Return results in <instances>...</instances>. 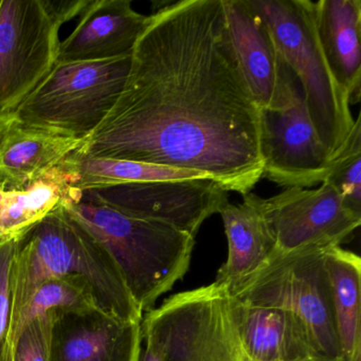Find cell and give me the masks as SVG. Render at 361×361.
Wrapping results in <instances>:
<instances>
[{
    "label": "cell",
    "instance_id": "cell-1",
    "mask_svg": "<svg viewBox=\"0 0 361 361\" xmlns=\"http://www.w3.org/2000/svg\"><path fill=\"white\" fill-rule=\"evenodd\" d=\"M79 151L194 171L250 193L264 173L259 111L221 0H181L149 16L119 99Z\"/></svg>",
    "mask_w": 361,
    "mask_h": 361
},
{
    "label": "cell",
    "instance_id": "cell-2",
    "mask_svg": "<svg viewBox=\"0 0 361 361\" xmlns=\"http://www.w3.org/2000/svg\"><path fill=\"white\" fill-rule=\"evenodd\" d=\"M64 276H83L99 310L121 320L142 321L145 314L133 299L111 253L62 206L20 236L14 265L10 335L37 287Z\"/></svg>",
    "mask_w": 361,
    "mask_h": 361
},
{
    "label": "cell",
    "instance_id": "cell-3",
    "mask_svg": "<svg viewBox=\"0 0 361 361\" xmlns=\"http://www.w3.org/2000/svg\"><path fill=\"white\" fill-rule=\"evenodd\" d=\"M63 206L111 253L143 314L189 270L195 244L190 234L124 214L77 190Z\"/></svg>",
    "mask_w": 361,
    "mask_h": 361
},
{
    "label": "cell",
    "instance_id": "cell-4",
    "mask_svg": "<svg viewBox=\"0 0 361 361\" xmlns=\"http://www.w3.org/2000/svg\"><path fill=\"white\" fill-rule=\"evenodd\" d=\"M269 29L276 47L299 80L308 115L331 159L348 145L355 122L350 98L323 56L310 0H248Z\"/></svg>",
    "mask_w": 361,
    "mask_h": 361
},
{
    "label": "cell",
    "instance_id": "cell-5",
    "mask_svg": "<svg viewBox=\"0 0 361 361\" xmlns=\"http://www.w3.org/2000/svg\"><path fill=\"white\" fill-rule=\"evenodd\" d=\"M132 56L101 62L56 63L11 115L20 123L85 141L119 99Z\"/></svg>",
    "mask_w": 361,
    "mask_h": 361
},
{
    "label": "cell",
    "instance_id": "cell-6",
    "mask_svg": "<svg viewBox=\"0 0 361 361\" xmlns=\"http://www.w3.org/2000/svg\"><path fill=\"white\" fill-rule=\"evenodd\" d=\"M90 0H0V116L32 94L58 63L60 29Z\"/></svg>",
    "mask_w": 361,
    "mask_h": 361
},
{
    "label": "cell",
    "instance_id": "cell-7",
    "mask_svg": "<svg viewBox=\"0 0 361 361\" xmlns=\"http://www.w3.org/2000/svg\"><path fill=\"white\" fill-rule=\"evenodd\" d=\"M327 247L278 252L244 282L231 290L226 289L244 303L293 312L305 325L323 359L343 361L325 269Z\"/></svg>",
    "mask_w": 361,
    "mask_h": 361
},
{
    "label": "cell",
    "instance_id": "cell-8",
    "mask_svg": "<svg viewBox=\"0 0 361 361\" xmlns=\"http://www.w3.org/2000/svg\"><path fill=\"white\" fill-rule=\"evenodd\" d=\"M141 329L162 361H255L236 333L227 289L215 282L171 295L143 314Z\"/></svg>",
    "mask_w": 361,
    "mask_h": 361
},
{
    "label": "cell",
    "instance_id": "cell-9",
    "mask_svg": "<svg viewBox=\"0 0 361 361\" xmlns=\"http://www.w3.org/2000/svg\"><path fill=\"white\" fill-rule=\"evenodd\" d=\"M263 176L280 187L322 183L331 159L308 115L299 80L293 75L279 109L259 111Z\"/></svg>",
    "mask_w": 361,
    "mask_h": 361
},
{
    "label": "cell",
    "instance_id": "cell-10",
    "mask_svg": "<svg viewBox=\"0 0 361 361\" xmlns=\"http://www.w3.org/2000/svg\"><path fill=\"white\" fill-rule=\"evenodd\" d=\"M259 207L279 252L340 246L361 224V215L325 181L318 189L288 188L272 197H259Z\"/></svg>",
    "mask_w": 361,
    "mask_h": 361
},
{
    "label": "cell",
    "instance_id": "cell-11",
    "mask_svg": "<svg viewBox=\"0 0 361 361\" xmlns=\"http://www.w3.org/2000/svg\"><path fill=\"white\" fill-rule=\"evenodd\" d=\"M124 214L176 228L195 238L200 226L229 202L208 178L128 183L82 191Z\"/></svg>",
    "mask_w": 361,
    "mask_h": 361
},
{
    "label": "cell",
    "instance_id": "cell-12",
    "mask_svg": "<svg viewBox=\"0 0 361 361\" xmlns=\"http://www.w3.org/2000/svg\"><path fill=\"white\" fill-rule=\"evenodd\" d=\"M226 29L238 68L259 111L279 109L295 73L248 0H221Z\"/></svg>",
    "mask_w": 361,
    "mask_h": 361
},
{
    "label": "cell",
    "instance_id": "cell-13",
    "mask_svg": "<svg viewBox=\"0 0 361 361\" xmlns=\"http://www.w3.org/2000/svg\"><path fill=\"white\" fill-rule=\"evenodd\" d=\"M141 322L121 320L98 307L59 312L50 361H139Z\"/></svg>",
    "mask_w": 361,
    "mask_h": 361
},
{
    "label": "cell",
    "instance_id": "cell-14",
    "mask_svg": "<svg viewBox=\"0 0 361 361\" xmlns=\"http://www.w3.org/2000/svg\"><path fill=\"white\" fill-rule=\"evenodd\" d=\"M77 27L61 42L58 63L101 62L132 56L149 16L130 0H90Z\"/></svg>",
    "mask_w": 361,
    "mask_h": 361
},
{
    "label": "cell",
    "instance_id": "cell-15",
    "mask_svg": "<svg viewBox=\"0 0 361 361\" xmlns=\"http://www.w3.org/2000/svg\"><path fill=\"white\" fill-rule=\"evenodd\" d=\"M228 293V306L243 348L255 361H327L293 312L252 305Z\"/></svg>",
    "mask_w": 361,
    "mask_h": 361
},
{
    "label": "cell",
    "instance_id": "cell-16",
    "mask_svg": "<svg viewBox=\"0 0 361 361\" xmlns=\"http://www.w3.org/2000/svg\"><path fill=\"white\" fill-rule=\"evenodd\" d=\"M84 141L20 123L0 116V185L20 190L83 147Z\"/></svg>",
    "mask_w": 361,
    "mask_h": 361
},
{
    "label": "cell",
    "instance_id": "cell-17",
    "mask_svg": "<svg viewBox=\"0 0 361 361\" xmlns=\"http://www.w3.org/2000/svg\"><path fill=\"white\" fill-rule=\"evenodd\" d=\"M243 198L242 204L228 202L219 212L229 251L214 282L228 290L244 282L279 252L262 213L259 196L250 192Z\"/></svg>",
    "mask_w": 361,
    "mask_h": 361
},
{
    "label": "cell",
    "instance_id": "cell-18",
    "mask_svg": "<svg viewBox=\"0 0 361 361\" xmlns=\"http://www.w3.org/2000/svg\"><path fill=\"white\" fill-rule=\"evenodd\" d=\"M312 16L331 73L348 92L350 103L358 102L361 85L360 0L312 1Z\"/></svg>",
    "mask_w": 361,
    "mask_h": 361
},
{
    "label": "cell",
    "instance_id": "cell-19",
    "mask_svg": "<svg viewBox=\"0 0 361 361\" xmlns=\"http://www.w3.org/2000/svg\"><path fill=\"white\" fill-rule=\"evenodd\" d=\"M338 341L343 361L361 360V259L341 246L325 251Z\"/></svg>",
    "mask_w": 361,
    "mask_h": 361
},
{
    "label": "cell",
    "instance_id": "cell-20",
    "mask_svg": "<svg viewBox=\"0 0 361 361\" xmlns=\"http://www.w3.org/2000/svg\"><path fill=\"white\" fill-rule=\"evenodd\" d=\"M73 175L61 162L20 190L5 191L1 223L6 238L20 236L73 195Z\"/></svg>",
    "mask_w": 361,
    "mask_h": 361
},
{
    "label": "cell",
    "instance_id": "cell-21",
    "mask_svg": "<svg viewBox=\"0 0 361 361\" xmlns=\"http://www.w3.org/2000/svg\"><path fill=\"white\" fill-rule=\"evenodd\" d=\"M73 175V188L77 191L151 181L183 180L208 178L206 174L170 166L94 157L79 149L62 161Z\"/></svg>",
    "mask_w": 361,
    "mask_h": 361
},
{
    "label": "cell",
    "instance_id": "cell-22",
    "mask_svg": "<svg viewBox=\"0 0 361 361\" xmlns=\"http://www.w3.org/2000/svg\"><path fill=\"white\" fill-rule=\"evenodd\" d=\"M97 307L92 288L80 276H64L42 283L25 306L10 335L7 361H12L16 338L30 321L48 312H75Z\"/></svg>",
    "mask_w": 361,
    "mask_h": 361
},
{
    "label": "cell",
    "instance_id": "cell-23",
    "mask_svg": "<svg viewBox=\"0 0 361 361\" xmlns=\"http://www.w3.org/2000/svg\"><path fill=\"white\" fill-rule=\"evenodd\" d=\"M360 132V118H358L348 145L331 162V170L324 180L341 196L346 206L359 215H361Z\"/></svg>",
    "mask_w": 361,
    "mask_h": 361
},
{
    "label": "cell",
    "instance_id": "cell-24",
    "mask_svg": "<svg viewBox=\"0 0 361 361\" xmlns=\"http://www.w3.org/2000/svg\"><path fill=\"white\" fill-rule=\"evenodd\" d=\"M22 235L0 240V361H7L13 304L14 265Z\"/></svg>",
    "mask_w": 361,
    "mask_h": 361
},
{
    "label": "cell",
    "instance_id": "cell-25",
    "mask_svg": "<svg viewBox=\"0 0 361 361\" xmlns=\"http://www.w3.org/2000/svg\"><path fill=\"white\" fill-rule=\"evenodd\" d=\"M56 312H48L30 321L18 334L12 361H50L52 326Z\"/></svg>",
    "mask_w": 361,
    "mask_h": 361
},
{
    "label": "cell",
    "instance_id": "cell-26",
    "mask_svg": "<svg viewBox=\"0 0 361 361\" xmlns=\"http://www.w3.org/2000/svg\"><path fill=\"white\" fill-rule=\"evenodd\" d=\"M139 361H162L161 354L156 344L145 336H142V350H141Z\"/></svg>",
    "mask_w": 361,
    "mask_h": 361
},
{
    "label": "cell",
    "instance_id": "cell-27",
    "mask_svg": "<svg viewBox=\"0 0 361 361\" xmlns=\"http://www.w3.org/2000/svg\"><path fill=\"white\" fill-rule=\"evenodd\" d=\"M6 189L3 185H0V240L6 238L5 233H4L3 223H1V211H3V197Z\"/></svg>",
    "mask_w": 361,
    "mask_h": 361
}]
</instances>
